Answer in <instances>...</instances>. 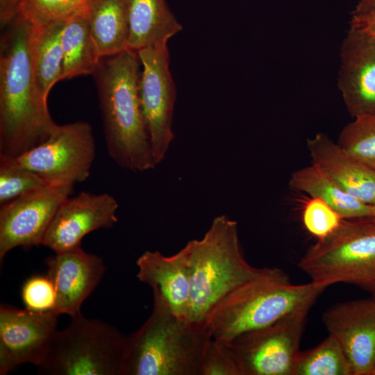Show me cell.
I'll return each instance as SVG.
<instances>
[{
	"label": "cell",
	"instance_id": "3",
	"mask_svg": "<svg viewBox=\"0 0 375 375\" xmlns=\"http://www.w3.org/2000/svg\"><path fill=\"white\" fill-rule=\"evenodd\" d=\"M326 288L312 281L294 284L276 267L260 268L213 306L204 324L213 340L228 341L291 313L309 311Z\"/></svg>",
	"mask_w": 375,
	"mask_h": 375
},
{
	"label": "cell",
	"instance_id": "29",
	"mask_svg": "<svg viewBox=\"0 0 375 375\" xmlns=\"http://www.w3.org/2000/svg\"><path fill=\"white\" fill-rule=\"evenodd\" d=\"M21 295L25 308L28 310L38 312L55 311L57 292L47 274L28 278L22 285Z\"/></svg>",
	"mask_w": 375,
	"mask_h": 375
},
{
	"label": "cell",
	"instance_id": "10",
	"mask_svg": "<svg viewBox=\"0 0 375 375\" xmlns=\"http://www.w3.org/2000/svg\"><path fill=\"white\" fill-rule=\"evenodd\" d=\"M137 53L142 66L138 84L140 106L158 165L174 137L172 118L176 85L169 69L167 43L150 46Z\"/></svg>",
	"mask_w": 375,
	"mask_h": 375
},
{
	"label": "cell",
	"instance_id": "11",
	"mask_svg": "<svg viewBox=\"0 0 375 375\" xmlns=\"http://www.w3.org/2000/svg\"><path fill=\"white\" fill-rule=\"evenodd\" d=\"M73 184H48L0 205V259L16 247L42 244L47 228Z\"/></svg>",
	"mask_w": 375,
	"mask_h": 375
},
{
	"label": "cell",
	"instance_id": "18",
	"mask_svg": "<svg viewBox=\"0 0 375 375\" xmlns=\"http://www.w3.org/2000/svg\"><path fill=\"white\" fill-rule=\"evenodd\" d=\"M312 164L349 194L375 203V171L348 153L322 133L308 139Z\"/></svg>",
	"mask_w": 375,
	"mask_h": 375
},
{
	"label": "cell",
	"instance_id": "34",
	"mask_svg": "<svg viewBox=\"0 0 375 375\" xmlns=\"http://www.w3.org/2000/svg\"><path fill=\"white\" fill-rule=\"evenodd\" d=\"M374 207H375V203L374 204ZM374 218H375V217H374Z\"/></svg>",
	"mask_w": 375,
	"mask_h": 375
},
{
	"label": "cell",
	"instance_id": "17",
	"mask_svg": "<svg viewBox=\"0 0 375 375\" xmlns=\"http://www.w3.org/2000/svg\"><path fill=\"white\" fill-rule=\"evenodd\" d=\"M138 279L152 290L153 301L162 303L174 315L188 321L191 285L185 253L181 249L167 256L147 251L137 260Z\"/></svg>",
	"mask_w": 375,
	"mask_h": 375
},
{
	"label": "cell",
	"instance_id": "24",
	"mask_svg": "<svg viewBox=\"0 0 375 375\" xmlns=\"http://www.w3.org/2000/svg\"><path fill=\"white\" fill-rule=\"evenodd\" d=\"M292 375H353V370L338 341L328 334L315 347L299 353Z\"/></svg>",
	"mask_w": 375,
	"mask_h": 375
},
{
	"label": "cell",
	"instance_id": "15",
	"mask_svg": "<svg viewBox=\"0 0 375 375\" xmlns=\"http://www.w3.org/2000/svg\"><path fill=\"white\" fill-rule=\"evenodd\" d=\"M338 86L352 117L375 115V41L352 24L341 47Z\"/></svg>",
	"mask_w": 375,
	"mask_h": 375
},
{
	"label": "cell",
	"instance_id": "23",
	"mask_svg": "<svg viewBox=\"0 0 375 375\" xmlns=\"http://www.w3.org/2000/svg\"><path fill=\"white\" fill-rule=\"evenodd\" d=\"M65 21L43 26L32 24L31 53L33 70L38 88L47 99L53 85L62 80L63 50L61 34Z\"/></svg>",
	"mask_w": 375,
	"mask_h": 375
},
{
	"label": "cell",
	"instance_id": "32",
	"mask_svg": "<svg viewBox=\"0 0 375 375\" xmlns=\"http://www.w3.org/2000/svg\"><path fill=\"white\" fill-rule=\"evenodd\" d=\"M375 12V0H360L352 15H361Z\"/></svg>",
	"mask_w": 375,
	"mask_h": 375
},
{
	"label": "cell",
	"instance_id": "1",
	"mask_svg": "<svg viewBox=\"0 0 375 375\" xmlns=\"http://www.w3.org/2000/svg\"><path fill=\"white\" fill-rule=\"evenodd\" d=\"M3 28L0 51V157L15 158L44 142L58 124L34 77L32 24L17 14Z\"/></svg>",
	"mask_w": 375,
	"mask_h": 375
},
{
	"label": "cell",
	"instance_id": "28",
	"mask_svg": "<svg viewBox=\"0 0 375 375\" xmlns=\"http://www.w3.org/2000/svg\"><path fill=\"white\" fill-rule=\"evenodd\" d=\"M344 218L320 199L311 197L304 205L302 222L306 231L317 240L334 232Z\"/></svg>",
	"mask_w": 375,
	"mask_h": 375
},
{
	"label": "cell",
	"instance_id": "33",
	"mask_svg": "<svg viewBox=\"0 0 375 375\" xmlns=\"http://www.w3.org/2000/svg\"><path fill=\"white\" fill-rule=\"evenodd\" d=\"M15 1H16V2H17V1H18V0H15Z\"/></svg>",
	"mask_w": 375,
	"mask_h": 375
},
{
	"label": "cell",
	"instance_id": "13",
	"mask_svg": "<svg viewBox=\"0 0 375 375\" xmlns=\"http://www.w3.org/2000/svg\"><path fill=\"white\" fill-rule=\"evenodd\" d=\"M118 203L108 193L81 192L66 199L53 216L42 245L54 253L81 247L83 238L99 229L109 228L117 222Z\"/></svg>",
	"mask_w": 375,
	"mask_h": 375
},
{
	"label": "cell",
	"instance_id": "14",
	"mask_svg": "<svg viewBox=\"0 0 375 375\" xmlns=\"http://www.w3.org/2000/svg\"><path fill=\"white\" fill-rule=\"evenodd\" d=\"M322 321L344 350L353 375H374L375 298L335 304L324 312Z\"/></svg>",
	"mask_w": 375,
	"mask_h": 375
},
{
	"label": "cell",
	"instance_id": "35",
	"mask_svg": "<svg viewBox=\"0 0 375 375\" xmlns=\"http://www.w3.org/2000/svg\"><path fill=\"white\" fill-rule=\"evenodd\" d=\"M374 375H375V372H374Z\"/></svg>",
	"mask_w": 375,
	"mask_h": 375
},
{
	"label": "cell",
	"instance_id": "7",
	"mask_svg": "<svg viewBox=\"0 0 375 375\" xmlns=\"http://www.w3.org/2000/svg\"><path fill=\"white\" fill-rule=\"evenodd\" d=\"M126 337L111 325L79 314L57 331L42 374L120 375Z\"/></svg>",
	"mask_w": 375,
	"mask_h": 375
},
{
	"label": "cell",
	"instance_id": "20",
	"mask_svg": "<svg viewBox=\"0 0 375 375\" xmlns=\"http://www.w3.org/2000/svg\"><path fill=\"white\" fill-rule=\"evenodd\" d=\"M290 187L324 201L344 219L375 217V207L341 188L312 164L292 172Z\"/></svg>",
	"mask_w": 375,
	"mask_h": 375
},
{
	"label": "cell",
	"instance_id": "19",
	"mask_svg": "<svg viewBox=\"0 0 375 375\" xmlns=\"http://www.w3.org/2000/svg\"><path fill=\"white\" fill-rule=\"evenodd\" d=\"M128 19L127 49H142L167 43L182 30V25L165 0H126Z\"/></svg>",
	"mask_w": 375,
	"mask_h": 375
},
{
	"label": "cell",
	"instance_id": "12",
	"mask_svg": "<svg viewBox=\"0 0 375 375\" xmlns=\"http://www.w3.org/2000/svg\"><path fill=\"white\" fill-rule=\"evenodd\" d=\"M60 315L26 308L0 307V374L5 375L23 363L38 367L45 359Z\"/></svg>",
	"mask_w": 375,
	"mask_h": 375
},
{
	"label": "cell",
	"instance_id": "30",
	"mask_svg": "<svg viewBox=\"0 0 375 375\" xmlns=\"http://www.w3.org/2000/svg\"><path fill=\"white\" fill-rule=\"evenodd\" d=\"M199 375H239V373L224 344L212 338L205 350Z\"/></svg>",
	"mask_w": 375,
	"mask_h": 375
},
{
	"label": "cell",
	"instance_id": "8",
	"mask_svg": "<svg viewBox=\"0 0 375 375\" xmlns=\"http://www.w3.org/2000/svg\"><path fill=\"white\" fill-rule=\"evenodd\" d=\"M308 312L291 313L267 326L220 342L239 375H292Z\"/></svg>",
	"mask_w": 375,
	"mask_h": 375
},
{
	"label": "cell",
	"instance_id": "27",
	"mask_svg": "<svg viewBox=\"0 0 375 375\" xmlns=\"http://www.w3.org/2000/svg\"><path fill=\"white\" fill-rule=\"evenodd\" d=\"M48 184L36 173L0 158V205Z\"/></svg>",
	"mask_w": 375,
	"mask_h": 375
},
{
	"label": "cell",
	"instance_id": "26",
	"mask_svg": "<svg viewBox=\"0 0 375 375\" xmlns=\"http://www.w3.org/2000/svg\"><path fill=\"white\" fill-rule=\"evenodd\" d=\"M91 0H18L17 14L35 26L65 21L88 6Z\"/></svg>",
	"mask_w": 375,
	"mask_h": 375
},
{
	"label": "cell",
	"instance_id": "4",
	"mask_svg": "<svg viewBox=\"0 0 375 375\" xmlns=\"http://www.w3.org/2000/svg\"><path fill=\"white\" fill-rule=\"evenodd\" d=\"M211 339L204 324L180 319L153 301L147 321L126 337L120 375H199Z\"/></svg>",
	"mask_w": 375,
	"mask_h": 375
},
{
	"label": "cell",
	"instance_id": "9",
	"mask_svg": "<svg viewBox=\"0 0 375 375\" xmlns=\"http://www.w3.org/2000/svg\"><path fill=\"white\" fill-rule=\"evenodd\" d=\"M92 128L86 122L58 125L42 143L15 158H4L28 169L49 184H73L90 176L95 157Z\"/></svg>",
	"mask_w": 375,
	"mask_h": 375
},
{
	"label": "cell",
	"instance_id": "2",
	"mask_svg": "<svg viewBox=\"0 0 375 375\" xmlns=\"http://www.w3.org/2000/svg\"><path fill=\"white\" fill-rule=\"evenodd\" d=\"M138 53L126 49L101 58L94 77L106 145L121 167L144 172L156 165L142 115Z\"/></svg>",
	"mask_w": 375,
	"mask_h": 375
},
{
	"label": "cell",
	"instance_id": "5",
	"mask_svg": "<svg viewBox=\"0 0 375 375\" xmlns=\"http://www.w3.org/2000/svg\"><path fill=\"white\" fill-rule=\"evenodd\" d=\"M183 250L191 285L190 322L204 324L213 306L260 269L245 260L237 222L225 215L215 217L203 238L188 242Z\"/></svg>",
	"mask_w": 375,
	"mask_h": 375
},
{
	"label": "cell",
	"instance_id": "31",
	"mask_svg": "<svg viewBox=\"0 0 375 375\" xmlns=\"http://www.w3.org/2000/svg\"><path fill=\"white\" fill-rule=\"evenodd\" d=\"M351 24L362 29L375 41V12L361 15H352Z\"/></svg>",
	"mask_w": 375,
	"mask_h": 375
},
{
	"label": "cell",
	"instance_id": "21",
	"mask_svg": "<svg viewBox=\"0 0 375 375\" xmlns=\"http://www.w3.org/2000/svg\"><path fill=\"white\" fill-rule=\"evenodd\" d=\"M88 7L65 22L61 34L63 50L62 80L93 75L102 58L90 28Z\"/></svg>",
	"mask_w": 375,
	"mask_h": 375
},
{
	"label": "cell",
	"instance_id": "16",
	"mask_svg": "<svg viewBox=\"0 0 375 375\" xmlns=\"http://www.w3.org/2000/svg\"><path fill=\"white\" fill-rule=\"evenodd\" d=\"M47 275L57 292L55 312L74 317L81 314L84 301L101 280L105 265L101 258L81 247L55 253L47 258Z\"/></svg>",
	"mask_w": 375,
	"mask_h": 375
},
{
	"label": "cell",
	"instance_id": "22",
	"mask_svg": "<svg viewBox=\"0 0 375 375\" xmlns=\"http://www.w3.org/2000/svg\"><path fill=\"white\" fill-rule=\"evenodd\" d=\"M88 19L102 58L128 49L129 28L126 0H91Z\"/></svg>",
	"mask_w": 375,
	"mask_h": 375
},
{
	"label": "cell",
	"instance_id": "25",
	"mask_svg": "<svg viewBox=\"0 0 375 375\" xmlns=\"http://www.w3.org/2000/svg\"><path fill=\"white\" fill-rule=\"evenodd\" d=\"M338 143L351 156L375 171V115L354 117L341 131Z\"/></svg>",
	"mask_w": 375,
	"mask_h": 375
},
{
	"label": "cell",
	"instance_id": "6",
	"mask_svg": "<svg viewBox=\"0 0 375 375\" xmlns=\"http://www.w3.org/2000/svg\"><path fill=\"white\" fill-rule=\"evenodd\" d=\"M299 267L315 283L353 285L375 298V218L344 219L308 249Z\"/></svg>",
	"mask_w": 375,
	"mask_h": 375
}]
</instances>
